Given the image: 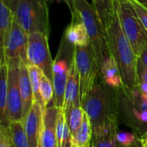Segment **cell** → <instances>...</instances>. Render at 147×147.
I'll list each match as a JSON object with an SVG mask.
<instances>
[{
    "mask_svg": "<svg viewBox=\"0 0 147 147\" xmlns=\"http://www.w3.org/2000/svg\"><path fill=\"white\" fill-rule=\"evenodd\" d=\"M107 37L110 55L115 59L120 68L124 86L127 90H134L138 86L137 63L139 58L135 55L122 30L116 1H115V15L112 22L107 28Z\"/></svg>",
    "mask_w": 147,
    "mask_h": 147,
    "instance_id": "obj_1",
    "label": "cell"
},
{
    "mask_svg": "<svg viewBox=\"0 0 147 147\" xmlns=\"http://www.w3.org/2000/svg\"><path fill=\"white\" fill-rule=\"evenodd\" d=\"M81 106L89 116L92 127L119 119L117 90L105 84L101 77L97 78Z\"/></svg>",
    "mask_w": 147,
    "mask_h": 147,
    "instance_id": "obj_2",
    "label": "cell"
},
{
    "mask_svg": "<svg viewBox=\"0 0 147 147\" xmlns=\"http://www.w3.org/2000/svg\"><path fill=\"white\" fill-rule=\"evenodd\" d=\"M14 19L28 35L40 32L50 34L49 9L47 0H5Z\"/></svg>",
    "mask_w": 147,
    "mask_h": 147,
    "instance_id": "obj_3",
    "label": "cell"
},
{
    "mask_svg": "<svg viewBox=\"0 0 147 147\" xmlns=\"http://www.w3.org/2000/svg\"><path fill=\"white\" fill-rule=\"evenodd\" d=\"M117 95L119 121H122L141 136L147 132V95L139 86L134 90L122 86L117 90Z\"/></svg>",
    "mask_w": 147,
    "mask_h": 147,
    "instance_id": "obj_4",
    "label": "cell"
},
{
    "mask_svg": "<svg viewBox=\"0 0 147 147\" xmlns=\"http://www.w3.org/2000/svg\"><path fill=\"white\" fill-rule=\"evenodd\" d=\"M75 9L84 22L100 69L102 62L110 56L105 29L96 10L87 0H75Z\"/></svg>",
    "mask_w": 147,
    "mask_h": 147,
    "instance_id": "obj_5",
    "label": "cell"
},
{
    "mask_svg": "<svg viewBox=\"0 0 147 147\" xmlns=\"http://www.w3.org/2000/svg\"><path fill=\"white\" fill-rule=\"evenodd\" d=\"M121 25L135 55L139 58L147 47V30L131 0H115Z\"/></svg>",
    "mask_w": 147,
    "mask_h": 147,
    "instance_id": "obj_6",
    "label": "cell"
},
{
    "mask_svg": "<svg viewBox=\"0 0 147 147\" xmlns=\"http://www.w3.org/2000/svg\"><path fill=\"white\" fill-rule=\"evenodd\" d=\"M76 46L69 42L64 36L53 64V102L58 109H63L66 83L71 63L75 57Z\"/></svg>",
    "mask_w": 147,
    "mask_h": 147,
    "instance_id": "obj_7",
    "label": "cell"
},
{
    "mask_svg": "<svg viewBox=\"0 0 147 147\" xmlns=\"http://www.w3.org/2000/svg\"><path fill=\"white\" fill-rule=\"evenodd\" d=\"M75 60L80 78L81 103L100 77L99 68L91 44L75 47Z\"/></svg>",
    "mask_w": 147,
    "mask_h": 147,
    "instance_id": "obj_8",
    "label": "cell"
},
{
    "mask_svg": "<svg viewBox=\"0 0 147 147\" xmlns=\"http://www.w3.org/2000/svg\"><path fill=\"white\" fill-rule=\"evenodd\" d=\"M48 37L40 32H35L28 35L27 64L39 67L53 82V60L49 50Z\"/></svg>",
    "mask_w": 147,
    "mask_h": 147,
    "instance_id": "obj_9",
    "label": "cell"
},
{
    "mask_svg": "<svg viewBox=\"0 0 147 147\" xmlns=\"http://www.w3.org/2000/svg\"><path fill=\"white\" fill-rule=\"evenodd\" d=\"M21 61V59H14L7 63L9 68V88L6 114L9 123L23 121L22 102L19 87V68Z\"/></svg>",
    "mask_w": 147,
    "mask_h": 147,
    "instance_id": "obj_10",
    "label": "cell"
},
{
    "mask_svg": "<svg viewBox=\"0 0 147 147\" xmlns=\"http://www.w3.org/2000/svg\"><path fill=\"white\" fill-rule=\"evenodd\" d=\"M27 43L28 34L13 19L7 41L4 47L1 49V55L4 56L6 63L14 59H21L27 63Z\"/></svg>",
    "mask_w": 147,
    "mask_h": 147,
    "instance_id": "obj_11",
    "label": "cell"
},
{
    "mask_svg": "<svg viewBox=\"0 0 147 147\" xmlns=\"http://www.w3.org/2000/svg\"><path fill=\"white\" fill-rule=\"evenodd\" d=\"M58 115L59 109L55 106L53 99L43 112L40 133V143L42 147H58L56 134Z\"/></svg>",
    "mask_w": 147,
    "mask_h": 147,
    "instance_id": "obj_12",
    "label": "cell"
},
{
    "mask_svg": "<svg viewBox=\"0 0 147 147\" xmlns=\"http://www.w3.org/2000/svg\"><path fill=\"white\" fill-rule=\"evenodd\" d=\"M119 119L109 121L93 127L90 147H124L117 140Z\"/></svg>",
    "mask_w": 147,
    "mask_h": 147,
    "instance_id": "obj_13",
    "label": "cell"
},
{
    "mask_svg": "<svg viewBox=\"0 0 147 147\" xmlns=\"http://www.w3.org/2000/svg\"><path fill=\"white\" fill-rule=\"evenodd\" d=\"M78 106H81L80 78L74 57V59L71 65L65 92V101L63 105V111L65 113V116H66L73 108Z\"/></svg>",
    "mask_w": 147,
    "mask_h": 147,
    "instance_id": "obj_14",
    "label": "cell"
},
{
    "mask_svg": "<svg viewBox=\"0 0 147 147\" xmlns=\"http://www.w3.org/2000/svg\"><path fill=\"white\" fill-rule=\"evenodd\" d=\"M45 108L34 102L33 106L23 120L24 128L28 140L29 147H38L42 127V117Z\"/></svg>",
    "mask_w": 147,
    "mask_h": 147,
    "instance_id": "obj_15",
    "label": "cell"
},
{
    "mask_svg": "<svg viewBox=\"0 0 147 147\" xmlns=\"http://www.w3.org/2000/svg\"><path fill=\"white\" fill-rule=\"evenodd\" d=\"M63 36L76 47H85L90 44L86 28L78 12L71 15V22L65 28Z\"/></svg>",
    "mask_w": 147,
    "mask_h": 147,
    "instance_id": "obj_16",
    "label": "cell"
},
{
    "mask_svg": "<svg viewBox=\"0 0 147 147\" xmlns=\"http://www.w3.org/2000/svg\"><path fill=\"white\" fill-rule=\"evenodd\" d=\"M19 87L22 102V119L24 120L33 106L34 95L27 63L23 60L21 61L19 68Z\"/></svg>",
    "mask_w": 147,
    "mask_h": 147,
    "instance_id": "obj_17",
    "label": "cell"
},
{
    "mask_svg": "<svg viewBox=\"0 0 147 147\" xmlns=\"http://www.w3.org/2000/svg\"><path fill=\"white\" fill-rule=\"evenodd\" d=\"M99 72L103 82L112 88L118 90L124 86L120 68L113 56L110 55L102 62Z\"/></svg>",
    "mask_w": 147,
    "mask_h": 147,
    "instance_id": "obj_18",
    "label": "cell"
},
{
    "mask_svg": "<svg viewBox=\"0 0 147 147\" xmlns=\"http://www.w3.org/2000/svg\"><path fill=\"white\" fill-rule=\"evenodd\" d=\"M9 68L4 56L0 57V121L1 125L8 127L9 125L7 119V98L9 88Z\"/></svg>",
    "mask_w": 147,
    "mask_h": 147,
    "instance_id": "obj_19",
    "label": "cell"
},
{
    "mask_svg": "<svg viewBox=\"0 0 147 147\" xmlns=\"http://www.w3.org/2000/svg\"><path fill=\"white\" fill-rule=\"evenodd\" d=\"M93 134V127L91 121L84 112L83 121L73 135L72 146L73 147H90Z\"/></svg>",
    "mask_w": 147,
    "mask_h": 147,
    "instance_id": "obj_20",
    "label": "cell"
},
{
    "mask_svg": "<svg viewBox=\"0 0 147 147\" xmlns=\"http://www.w3.org/2000/svg\"><path fill=\"white\" fill-rule=\"evenodd\" d=\"M14 16L7 5L5 0H0V36H1V49H3L9 34Z\"/></svg>",
    "mask_w": 147,
    "mask_h": 147,
    "instance_id": "obj_21",
    "label": "cell"
},
{
    "mask_svg": "<svg viewBox=\"0 0 147 147\" xmlns=\"http://www.w3.org/2000/svg\"><path fill=\"white\" fill-rule=\"evenodd\" d=\"M115 0H92V5L96 10L105 29L109 27L115 15Z\"/></svg>",
    "mask_w": 147,
    "mask_h": 147,
    "instance_id": "obj_22",
    "label": "cell"
},
{
    "mask_svg": "<svg viewBox=\"0 0 147 147\" xmlns=\"http://www.w3.org/2000/svg\"><path fill=\"white\" fill-rule=\"evenodd\" d=\"M10 143L14 147H29L22 121L10 122L8 126Z\"/></svg>",
    "mask_w": 147,
    "mask_h": 147,
    "instance_id": "obj_23",
    "label": "cell"
},
{
    "mask_svg": "<svg viewBox=\"0 0 147 147\" xmlns=\"http://www.w3.org/2000/svg\"><path fill=\"white\" fill-rule=\"evenodd\" d=\"M28 70V74H29V79L33 90V95H34V102H38L40 105H41L43 108H45L40 92V78L43 74V71L37 66L31 65V64H27Z\"/></svg>",
    "mask_w": 147,
    "mask_h": 147,
    "instance_id": "obj_24",
    "label": "cell"
},
{
    "mask_svg": "<svg viewBox=\"0 0 147 147\" xmlns=\"http://www.w3.org/2000/svg\"><path fill=\"white\" fill-rule=\"evenodd\" d=\"M84 115V110L82 108V106H78L73 108L70 113L65 116L66 122L68 124V127L72 134V135L75 134L78 127H80L83 119Z\"/></svg>",
    "mask_w": 147,
    "mask_h": 147,
    "instance_id": "obj_25",
    "label": "cell"
},
{
    "mask_svg": "<svg viewBox=\"0 0 147 147\" xmlns=\"http://www.w3.org/2000/svg\"><path fill=\"white\" fill-rule=\"evenodd\" d=\"M40 92L41 96V99L45 108L51 102L53 99V82L43 73L40 78Z\"/></svg>",
    "mask_w": 147,
    "mask_h": 147,
    "instance_id": "obj_26",
    "label": "cell"
},
{
    "mask_svg": "<svg viewBox=\"0 0 147 147\" xmlns=\"http://www.w3.org/2000/svg\"><path fill=\"white\" fill-rule=\"evenodd\" d=\"M137 78L138 86L144 94L147 95V68L140 58L137 63Z\"/></svg>",
    "mask_w": 147,
    "mask_h": 147,
    "instance_id": "obj_27",
    "label": "cell"
},
{
    "mask_svg": "<svg viewBox=\"0 0 147 147\" xmlns=\"http://www.w3.org/2000/svg\"><path fill=\"white\" fill-rule=\"evenodd\" d=\"M117 140L118 142L124 147L131 146L138 139V135L133 133L127 132H118L117 133Z\"/></svg>",
    "mask_w": 147,
    "mask_h": 147,
    "instance_id": "obj_28",
    "label": "cell"
},
{
    "mask_svg": "<svg viewBox=\"0 0 147 147\" xmlns=\"http://www.w3.org/2000/svg\"><path fill=\"white\" fill-rule=\"evenodd\" d=\"M131 2L133 3L134 6V9L138 14V16L140 17L141 22L143 23L144 27L147 30V9L135 0H131Z\"/></svg>",
    "mask_w": 147,
    "mask_h": 147,
    "instance_id": "obj_29",
    "label": "cell"
},
{
    "mask_svg": "<svg viewBox=\"0 0 147 147\" xmlns=\"http://www.w3.org/2000/svg\"><path fill=\"white\" fill-rule=\"evenodd\" d=\"M0 147H10V138L9 128L6 126L0 127Z\"/></svg>",
    "mask_w": 147,
    "mask_h": 147,
    "instance_id": "obj_30",
    "label": "cell"
},
{
    "mask_svg": "<svg viewBox=\"0 0 147 147\" xmlns=\"http://www.w3.org/2000/svg\"><path fill=\"white\" fill-rule=\"evenodd\" d=\"M59 1H63L67 4V6L69 7L70 10H71V15H73L77 12L76 9H75V0H59Z\"/></svg>",
    "mask_w": 147,
    "mask_h": 147,
    "instance_id": "obj_31",
    "label": "cell"
},
{
    "mask_svg": "<svg viewBox=\"0 0 147 147\" xmlns=\"http://www.w3.org/2000/svg\"><path fill=\"white\" fill-rule=\"evenodd\" d=\"M139 58L140 59V60L143 62V64L145 65V66L147 68V47L142 52V53L140 54V56Z\"/></svg>",
    "mask_w": 147,
    "mask_h": 147,
    "instance_id": "obj_32",
    "label": "cell"
},
{
    "mask_svg": "<svg viewBox=\"0 0 147 147\" xmlns=\"http://www.w3.org/2000/svg\"><path fill=\"white\" fill-rule=\"evenodd\" d=\"M129 147H143L142 146V144H141V141H140V137H138V139L136 140V141L131 146Z\"/></svg>",
    "mask_w": 147,
    "mask_h": 147,
    "instance_id": "obj_33",
    "label": "cell"
},
{
    "mask_svg": "<svg viewBox=\"0 0 147 147\" xmlns=\"http://www.w3.org/2000/svg\"><path fill=\"white\" fill-rule=\"evenodd\" d=\"M141 141H147V132H146L145 134H143L140 137Z\"/></svg>",
    "mask_w": 147,
    "mask_h": 147,
    "instance_id": "obj_34",
    "label": "cell"
},
{
    "mask_svg": "<svg viewBox=\"0 0 147 147\" xmlns=\"http://www.w3.org/2000/svg\"><path fill=\"white\" fill-rule=\"evenodd\" d=\"M137 2H139L140 4H142L144 7H146L147 9V0H135Z\"/></svg>",
    "mask_w": 147,
    "mask_h": 147,
    "instance_id": "obj_35",
    "label": "cell"
},
{
    "mask_svg": "<svg viewBox=\"0 0 147 147\" xmlns=\"http://www.w3.org/2000/svg\"><path fill=\"white\" fill-rule=\"evenodd\" d=\"M141 144H142L143 147H147V141H141Z\"/></svg>",
    "mask_w": 147,
    "mask_h": 147,
    "instance_id": "obj_36",
    "label": "cell"
},
{
    "mask_svg": "<svg viewBox=\"0 0 147 147\" xmlns=\"http://www.w3.org/2000/svg\"><path fill=\"white\" fill-rule=\"evenodd\" d=\"M38 147H42V146H41V143H40V142H39V145H38Z\"/></svg>",
    "mask_w": 147,
    "mask_h": 147,
    "instance_id": "obj_37",
    "label": "cell"
},
{
    "mask_svg": "<svg viewBox=\"0 0 147 147\" xmlns=\"http://www.w3.org/2000/svg\"><path fill=\"white\" fill-rule=\"evenodd\" d=\"M10 147H14L13 146H12V145H11V143H10Z\"/></svg>",
    "mask_w": 147,
    "mask_h": 147,
    "instance_id": "obj_38",
    "label": "cell"
},
{
    "mask_svg": "<svg viewBox=\"0 0 147 147\" xmlns=\"http://www.w3.org/2000/svg\"><path fill=\"white\" fill-rule=\"evenodd\" d=\"M47 2H48V1H53V0H47Z\"/></svg>",
    "mask_w": 147,
    "mask_h": 147,
    "instance_id": "obj_39",
    "label": "cell"
}]
</instances>
